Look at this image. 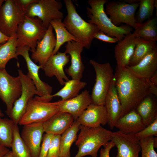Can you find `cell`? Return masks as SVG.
I'll return each mask as SVG.
<instances>
[{"label": "cell", "mask_w": 157, "mask_h": 157, "mask_svg": "<svg viewBox=\"0 0 157 157\" xmlns=\"http://www.w3.org/2000/svg\"><path fill=\"white\" fill-rule=\"evenodd\" d=\"M4 116V114L3 113L1 109H0V117H2Z\"/></svg>", "instance_id": "681fc988"}, {"label": "cell", "mask_w": 157, "mask_h": 157, "mask_svg": "<svg viewBox=\"0 0 157 157\" xmlns=\"http://www.w3.org/2000/svg\"><path fill=\"white\" fill-rule=\"evenodd\" d=\"M44 132L43 123H34L23 125L21 137L32 157H38Z\"/></svg>", "instance_id": "9a60e30c"}, {"label": "cell", "mask_w": 157, "mask_h": 157, "mask_svg": "<svg viewBox=\"0 0 157 157\" xmlns=\"http://www.w3.org/2000/svg\"><path fill=\"white\" fill-rule=\"evenodd\" d=\"M62 6L60 1L55 0H37L29 6L25 15L30 18L38 17L43 26L48 28L51 21L63 18V13L60 11Z\"/></svg>", "instance_id": "9c48e42d"}, {"label": "cell", "mask_w": 157, "mask_h": 157, "mask_svg": "<svg viewBox=\"0 0 157 157\" xmlns=\"http://www.w3.org/2000/svg\"><path fill=\"white\" fill-rule=\"evenodd\" d=\"M90 62L96 75L95 82L90 95L92 103L104 105L106 95L114 78L113 68L108 62L100 64L93 59Z\"/></svg>", "instance_id": "8992f818"}, {"label": "cell", "mask_w": 157, "mask_h": 157, "mask_svg": "<svg viewBox=\"0 0 157 157\" xmlns=\"http://www.w3.org/2000/svg\"><path fill=\"white\" fill-rule=\"evenodd\" d=\"M3 157H13L11 151H10Z\"/></svg>", "instance_id": "c3c4849f"}, {"label": "cell", "mask_w": 157, "mask_h": 157, "mask_svg": "<svg viewBox=\"0 0 157 157\" xmlns=\"http://www.w3.org/2000/svg\"><path fill=\"white\" fill-rule=\"evenodd\" d=\"M56 34V44L52 55L56 54L65 43L78 40L67 29L61 19H56L51 21L50 23Z\"/></svg>", "instance_id": "f1b7e54d"}, {"label": "cell", "mask_w": 157, "mask_h": 157, "mask_svg": "<svg viewBox=\"0 0 157 157\" xmlns=\"http://www.w3.org/2000/svg\"><path fill=\"white\" fill-rule=\"evenodd\" d=\"M53 135L46 133L43 136L38 157H47L49 148Z\"/></svg>", "instance_id": "f35d334b"}, {"label": "cell", "mask_w": 157, "mask_h": 157, "mask_svg": "<svg viewBox=\"0 0 157 157\" xmlns=\"http://www.w3.org/2000/svg\"><path fill=\"white\" fill-rule=\"evenodd\" d=\"M147 82L149 87L150 94H154L156 96H157V87L152 83L149 79H147Z\"/></svg>", "instance_id": "7bdbcfd3"}, {"label": "cell", "mask_w": 157, "mask_h": 157, "mask_svg": "<svg viewBox=\"0 0 157 157\" xmlns=\"http://www.w3.org/2000/svg\"><path fill=\"white\" fill-rule=\"evenodd\" d=\"M141 157H157L154 148L157 147V137L151 136L139 140Z\"/></svg>", "instance_id": "d590c367"}, {"label": "cell", "mask_w": 157, "mask_h": 157, "mask_svg": "<svg viewBox=\"0 0 157 157\" xmlns=\"http://www.w3.org/2000/svg\"><path fill=\"white\" fill-rule=\"evenodd\" d=\"M136 76L149 79L157 71V47L144 57L137 64L126 67Z\"/></svg>", "instance_id": "d4e9b609"}, {"label": "cell", "mask_w": 157, "mask_h": 157, "mask_svg": "<svg viewBox=\"0 0 157 157\" xmlns=\"http://www.w3.org/2000/svg\"><path fill=\"white\" fill-rule=\"evenodd\" d=\"M114 77L122 107L120 118L135 110L140 101L151 94L147 79L136 76L126 67L116 66Z\"/></svg>", "instance_id": "6da1fadb"}, {"label": "cell", "mask_w": 157, "mask_h": 157, "mask_svg": "<svg viewBox=\"0 0 157 157\" xmlns=\"http://www.w3.org/2000/svg\"><path fill=\"white\" fill-rule=\"evenodd\" d=\"M58 104V101L47 102L40 96H35L29 102L18 124L43 123L59 111Z\"/></svg>", "instance_id": "52a82bcc"}, {"label": "cell", "mask_w": 157, "mask_h": 157, "mask_svg": "<svg viewBox=\"0 0 157 157\" xmlns=\"http://www.w3.org/2000/svg\"><path fill=\"white\" fill-rule=\"evenodd\" d=\"M149 80L152 83L157 86V71L151 77Z\"/></svg>", "instance_id": "bcb514c9"}, {"label": "cell", "mask_w": 157, "mask_h": 157, "mask_svg": "<svg viewBox=\"0 0 157 157\" xmlns=\"http://www.w3.org/2000/svg\"><path fill=\"white\" fill-rule=\"evenodd\" d=\"M135 35L133 33L117 42L114 49L117 66L124 68L129 65L135 47Z\"/></svg>", "instance_id": "603a6c76"}, {"label": "cell", "mask_w": 157, "mask_h": 157, "mask_svg": "<svg viewBox=\"0 0 157 157\" xmlns=\"http://www.w3.org/2000/svg\"><path fill=\"white\" fill-rule=\"evenodd\" d=\"M115 146V144L112 141L108 142L103 148L101 149L100 157H110V150Z\"/></svg>", "instance_id": "b9f144b4"}, {"label": "cell", "mask_w": 157, "mask_h": 157, "mask_svg": "<svg viewBox=\"0 0 157 157\" xmlns=\"http://www.w3.org/2000/svg\"><path fill=\"white\" fill-rule=\"evenodd\" d=\"M30 48L28 46L17 47V55H21L25 59L28 70L27 74L33 82L40 97L49 96L52 95V87L40 79L39 75V70L42 68L41 66L36 64L30 57L29 51Z\"/></svg>", "instance_id": "4fadbf2b"}, {"label": "cell", "mask_w": 157, "mask_h": 157, "mask_svg": "<svg viewBox=\"0 0 157 157\" xmlns=\"http://www.w3.org/2000/svg\"><path fill=\"white\" fill-rule=\"evenodd\" d=\"M150 94L145 97L139 103L135 110L141 117L146 126L157 118V106L156 99Z\"/></svg>", "instance_id": "484cf974"}, {"label": "cell", "mask_w": 157, "mask_h": 157, "mask_svg": "<svg viewBox=\"0 0 157 157\" xmlns=\"http://www.w3.org/2000/svg\"><path fill=\"white\" fill-rule=\"evenodd\" d=\"M80 125L95 127L108 124V117L104 105L91 103L76 119Z\"/></svg>", "instance_id": "d6986e66"}, {"label": "cell", "mask_w": 157, "mask_h": 157, "mask_svg": "<svg viewBox=\"0 0 157 157\" xmlns=\"http://www.w3.org/2000/svg\"><path fill=\"white\" fill-rule=\"evenodd\" d=\"M47 29L38 17L30 18L25 15L17 26V47L28 46L32 53L34 52L38 42L43 38Z\"/></svg>", "instance_id": "5b68a950"}, {"label": "cell", "mask_w": 157, "mask_h": 157, "mask_svg": "<svg viewBox=\"0 0 157 157\" xmlns=\"http://www.w3.org/2000/svg\"><path fill=\"white\" fill-rule=\"evenodd\" d=\"M37 1V0H15V3L19 8L25 14L29 6Z\"/></svg>", "instance_id": "60d3db41"}, {"label": "cell", "mask_w": 157, "mask_h": 157, "mask_svg": "<svg viewBox=\"0 0 157 157\" xmlns=\"http://www.w3.org/2000/svg\"><path fill=\"white\" fill-rule=\"evenodd\" d=\"M80 126L79 123L75 120L71 126L61 135L59 157H71L70 148L77 139Z\"/></svg>", "instance_id": "4316f807"}, {"label": "cell", "mask_w": 157, "mask_h": 157, "mask_svg": "<svg viewBox=\"0 0 157 157\" xmlns=\"http://www.w3.org/2000/svg\"><path fill=\"white\" fill-rule=\"evenodd\" d=\"M65 52L68 54L71 57V65L65 71L72 79L81 80L84 69L81 53L84 47L79 42L72 41L68 42L65 46Z\"/></svg>", "instance_id": "ac0fdd59"}, {"label": "cell", "mask_w": 157, "mask_h": 157, "mask_svg": "<svg viewBox=\"0 0 157 157\" xmlns=\"http://www.w3.org/2000/svg\"><path fill=\"white\" fill-rule=\"evenodd\" d=\"M69 61V56L65 52H58L49 58L42 69L46 76H55L59 83L64 85L65 82L69 80L64 70Z\"/></svg>", "instance_id": "2e32d148"}, {"label": "cell", "mask_w": 157, "mask_h": 157, "mask_svg": "<svg viewBox=\"0 0 157 157\" xmlns=\"http://www.w3.org/2000/svg\"><path fill=\"white\" fill-rule=\"evenodd\" d=\"M133 135L139 140L151 136L157 137V118L142 130Z\"/></svg>", "instance_id": "8d00e7d4"}, {"label": "cell", "mask_w": 157, "mask_h": 157, "mask_svg": "<svg viewBox=\"0 0 157 157\" xmlns=\"http://www.w3.org/2000/svg\"><path fill=\"white\" fill-rule=\"evenodd\" d=\"M154 0H140L139 9L135 17L138 24H141L151 17L155 8Z\"/></svg>", "instance_id": "e575fe53"}, {"label": "cell", "mask_w": 157, "mask_h": 157, "mask_svg": "<svg viewBox=\"0 0 157 157\" xmlns=\"http://www.w3.org/2000/svg\"><path fill=\"white\" fill-rule=\"evenodd\" d=\"M87 83L77 79L69 80L65 82L63 87L58 92L51 95V97H60L62 101L72 99L79 94L80 90L86 85Z\"/></svg>", "instance_id": "f546056e"}, {"label": "cell", "mask_w": 157, "mask_h": 157, "mask_svg": "<svg viewBox=\"0 0 157 157\" xmlns=\"http://www.w3.org/2000/svg\"><path fill=\"white\" fill-rule=\"evenodd\" d=\"M138 37L144 40L156 42L157 40V18H150L143 22L133 32Z\"/></svg>", "instance_id": "4dcf8cb0"}, {"label": "cell", "mask_w": 157, "mask_h": 157, "mask_svg": "<svg viewBox=\"0 0 157 157\" xmlns=\"http://www.w3.org/2000/svg\"><path fill=\"white\" fill-rule=\"evenodd\" d=\"M25 16L15 0H5L0 8V31L9 37L16 35L18 26Z\"/></svg>", "instance_id": "30bf717a"}, {"label": "cell", "mask_w": 157, "mask_h": 157, "mask_svg": "<svg viewBox=\"0 0 157 157\" xmlns=\"http://www.w3.org/2000/svg\"><path fill=\"white\" fill-rule=\"evenodd\" d=\"M67 14L63 22L65 27L83 46L88 49L95 34L100 31L95 24L87 22L78 13L71 0H65Z\"/></svg>", "instance_id": "3957f363"}, {"label": "cell", "mask_w": 157, "mask_h": 157, "mask_svg": "<svg viewBox=\"0 0 157 157\" xmlns=\"http://www.w3.org/2000/svg\"><path fill=\"white\" fill-rule=\"evenodd\" d=\"M74 120L70 114L59 111L43 123L44 132L61 135L71 126Z\"/></svg>", "instance_id": "44dd1931"}, {"label": "cell", "mask_w": 157, "mask_h": 157, "mask_svg": "<svg viewBox=\"0 0 157 157\" xmlns=\"http://www.w3.org/2000/svg\"><path fill=\"white\" fill-rule=\"evenodd\" d=\"M9 151L7 148L0 145V157H3Z\"/></svg>", "instance_id": "ee69618b"}, {"label": "cell", "mask_w": 157, "mask_h": 157, "mask_svg": "<svg viewBox=\"0 0 157 157\" xmlns=\"http://www.w3.org/2000/svg\"><path fill=\"white\" fill-rule=\"evenodd\" d=\"M108 0H88L87 7V15L89 18V23L96 25L101 31L108 35L117 38L119 41L126 36L131 34L133 28L128 25L117 26L112 23L106 13L104 5Z\"/></svg>", "instance_id": "277c9868"}, {"label": "cell", "mask_w": 157, "mask_h": 157, "mask_svg": "<svg viewBox=\"0 0 157 157\" xmlns=\"http://www.w3.org/2000/svg\"><path fill=\"white\" fill-rule=\"evenodd\" d=\"M18 72L22 83V93L14 104L8 116L15 124H17L24 114L29 101L35 95H38L31 79L27 74H24L21 69L18 70Z\"/></svg>", "instance_id": "7c38bea8"}, {"label": "cell", "mask_w": 157, "mask_h": 157, "mask_svg": "<svg viewBox=\"0 0 157 157\" xmlns=\"http://www.w3.org/2000/svg\"><path fill=\"white\" fill-rule=\"evenodd\" d=\"M50 24L43 38L38 42L35 51L32 53L31 58L38 63L42 68L52 55L56 44V39Z\"/></svg>", "instance_id": "e0dca14e"}, {"label": "cell", "mask_w": 157, "mask_h": 157, "mask_svg": "<svg viewBox=\"0 0 157 157\" xmlns=\"http://www.w3.org/2000/svg\"><path fill=\"white\" fill-rule=\"evenodd\" d=\"M16 35L11 37L3 44H0V69H5L7 62L11 59L15 58L18 60L16 53Z\"/></svg>", "instance_id": "1f68e13d"}, {"label": "cell", "mask_w": 157, "mask_h": 157, "mask_svg": "<svg viewBox=\"0 0 157 157\" xmlns=\"http://www.w3.org/2000/svg\"><path fill=\"white\" fill-rule=\"evenodd\" d=\"M10 38L5 35L0 31V44L6 42Z\"/></svg>", "instance_id": "f6af8a7d"}, {"label": "cell", "mask_w": 157, "mask_h": 157, "mask_svg": "<svg viewBox=\"0 0 157 157\" xmlns=\"http://www.w3.org/2000/svg\"><path fill=\"white\" fill-rule=\"evenodd\" d=\"M94 38L110 43H115L119 41L117 38L110 36L100 31L95 34Z\"/></svg>", "instance_id": "ab89813d"}, {"label": "cell", "mask_w": 157, "mask_h": 157, "mask_svg": "<svg viewBox=\"0 0 157 157\" xmlns=\"http://www.w3.org/2000/svg\"><path fill=\"white\" fill-rule=\"evenodd\" d=\"M80 130L75 143L78 150L74 157H83L87 155L97 157L100 147H104L111 140L113 133V132L101 126L89 127L80 125Z\"/></svg>", "instance_id": "7a4b0ae2"}, {"label": "cell", "mask_w": 157, "mask_h": 157, "mask_svg": "<svg viewBox=\"0 0 157 157\" xmlns=\"http://www.w3.org/2000/svg\"><path fill=\"white\" fill-rule=\"evenodd\" d=\"M13 157H32L29 150L21 138L17 124H15L11 147Z\"/></svg>", "instance_id": "836d02e7"}, {"label": "cell", "mask_w": 157, "mask_h": 157, "mask_svg": "<svg viewBox=\"0 0 157 157\" xmlns=\"http://www.w3.org/2000/svg\"><path fill=\"white\" fill-rule=\"evenodd\" d=\"M61 135H54L51 141L47 157H59Z\"/></svg>", "instance_id": "74e56055"}, {"label": "cell", "mask_w": 157, "mask_h": 157, "mask_svg": "<svg viewBox=\"0 0 157 157\" xmlns=\"http://www.w3.org/2000/svg\"><path fill=\"white\" fill-rule=\"evenodd\" d=\"M111 140L117 150V155L113 157H139L141 149L140 141L133 135L114 132Z\"/></svg>", "instance_id": "5bb4252c"}, {"label": "cell", "mask_w": 157, "mask_h": 157, "mask_svg": "<svg viewBox=\"0 0 157 157\" xmlns=\"http://www.w3.org/2000/svg\"><path fill=\"white\" fill-rule=\"evenodd\" d=\"M4 0H0V8L3 3L5 1Z\"/></svg>", "instance_id": "f907efd6"}, {"label": "cell", "mask_w": 157, "mask_h": 157, "mask_svg": "<svg viewBox=\"0 0 157 157\" xmlns=\"http://www.w3.org/2000/svg\"><path fill=\"white\" fill-rule=\"evenodd\" d=\"M58 101L59 111L70 114L75 120L77 119L92 103L91 96L87 90L72 99Z\"/></svg>", "instance_id": "ffe728a7"}, {"label": "cell", "mask_w": 157, "mask_h": 157, "mask_svg": "<svg viewBox=\"0 0 157 157\" xmlns=\"http://www.w3.org/2000/svg\"><path fill=\"white\" fill-rule=\"evenodd\" d=\"M22 91V83L19 76L13 77L5 69H0V98L6 105V112L8 116L15 102L20 96Z\"/></svg>", "instance_id": "8fae6325"}, {"label": "cell", "mask_w": 157, "mask_h": 157, "mask_svg": "<svg viewBox=\"0 0 157 157\" xmlns=\"http://www.w3.org/2000/svg\"><path fill=\"white\" fill-rule=\"evenodd\" d=\"M123 1L128 4H133L139 3L140 0H125Z\"/></svg>", "instance_id": "7dc6e473"}, {"label": "cell", "mask_w": 157, "mask_h": 157, "mask_svg": "<svg viewBox=\"0 0 157 157\" xmlns=\"http://www.w3.org/2000/svg\"><path fill=\"white\" fill-rule=\"evenodd\" d=\"M15 124L10 119L0 117V145L11 148Z\"/></svg>", "instance_id": "d6a6232c"}, {"label": "cell", "mask_w": 157, "mask_h": 157, "mask_svg": "<svg viewBox=\"0 0 157 157\" xmlns=\"http://www.w3.org/2000/svg\"><path fill=\"white\" fill-rule=\"evenodd\" d=\"M146 126L135 110H133L120 117L117 120L115 127L119 132L126 134L134 135Z\"/></svg>", "instance_id": "cb8c5ba5"}, {"label": "cell", "mask_w": 157, "mask_h": 157, "mask_svg": "<svg viewBox=\"0 0 157 157\" xmlns=\"http://www.w3.org/2000/svg\"><path fill=\"white\" fill-rule=\"evenodd\" d=\"M105 4V12L109 15V19L115 26H119L124 23L135 30L141 24L137 23L135 16L139 3L129 4L123 1L113 0L108 1Z\"/></svg>", "instance_id": "ba28073f"}, {"label": "cell", "mask_w": 157, "mask_h": 157, "mask_svg": "<svg viewBox=\"0 0 157 157\" xmlns=\"http://www.w3.org/2000/svg\"><path fill=\"white\" fill-rule=\"evenodd\" d=\"M135 47L128 66H134L138 63L147 55L157 47L156 42L144 40L136 37L135 39Z\"/></svg>", "instance_id": "83f0119b"}, {"label": "cell", "mask_w": 157, "mask_h": 157, "mask_svg": "<svg viewBox=\"0 0 157 157\" xmlns=\"http://www.w3.org/2000/svg\"><path fill=\"white\" fill-rule=\"evenodd\" d=\"M104 106L107 113L108 124L112 130L120 118L122 111V106L115 85V77L106 95Z\"/></svg>", "instance_id": "7402d4cb"}]
</instances>
